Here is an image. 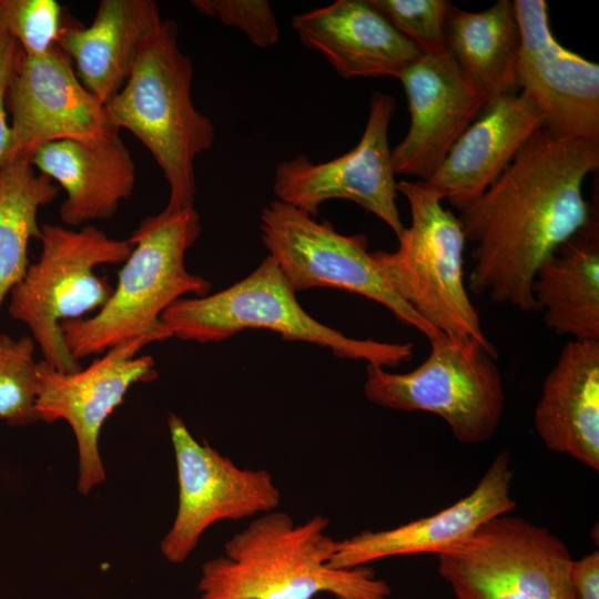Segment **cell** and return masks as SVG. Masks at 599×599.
<instances>
[{
    "mask_svg": "<svg viewBox=\"0 0 599 599\" xmlns=\"http://www.w3.org/2000/svg\"><path fill=\"white\" fill-rule=\"evenodd\" d=\"M437 556L457 599H575L568 547L519 517L493 518Z\"/></svg>",
    "mask_w": 599,
    "mask_h": 599,
    "instance_id": "cell-9",
    "label": "cell"
},
{
    "mask_svg": "<svg viewBox=\"0 0 599 599\" xmlns=\"http://www.w3.org/2000/svg\"><path fill=\"white\" fill-rule=\"evenodd\" d=\"M0 28L24 55H43L59 44L62 8L54 0H0Z\"/></svg>",
    "mask_w": 599,
    "mask_h": 599,
    "instance_id": "cell-27",
    "label": "cell"
},
{
    "mask_svg": "<svg viewBox=\"0 0 599 599\" xmlns=\"http://www.w3.org/2000/svg\"><path fill=\"white\" fill-rule=\"evenodd\" d=\"M179 504L160 544L172 564L184 562L204 531L221 520H241L276 510L281 491L266 469L238 467L207 443L197 441L176 414H169Z\"/></svg>",
    "mask_w": 599,
    "mask_h": 599,
    "instance_id": "cell-11",
    "label": "cell"
},
{
    "mask_svg": "<svg viewBox=\"0 0 599 599\" xmlns=\"http://www.w3.org/2000/svg\"><path fill=\"white\" fill-rule=\"evenodd\" d=\"M395 111L392 95L375 91L359 142L349 152L323 163L298 154L277 164L273 193L277 201L315 217L329 200H347L375 214L398 237L405 226L396 205L388 129Z\"/></svg>",
    "mask_w": 599,
    "mask_h": 599,
    "instance_id": "cell-13",
    "label": "cell"
},
{
    "mask_svg": "<svg viewBox=\"0 0 599 599\" xmlns=\"http://www.w3.org/2000/svg\"><path fill=\"white\" fill-rule=\"evenodd\" d=\"M152 0H102L88 27L64 24L59 47L78 78L103 105L129 80L142 47L161 26Z\"/></svg>",
    "mask_w": 599,
    "mask_h": 599,
    "instance_id": "cell-22",
    "label": "cell"
},
{
    "mask_svg": "<svg viewBox=\"0 0 599 599\" xmlns=\"http://www.w3.org/2000/svg\"><path fill=\"white\" fill-rule=\"evenodd\" d=\"M445 42L458 67L484 90L488 100L520 91V30L514 1L499 0L479 12L450 3Z\"/></svg>",
    "mask_w": 599,
    "mask_h": 599,
    "instance_id": "cell-24",
    "label": "cell"
},
{
    "mask_svg": "<svg viewBox=\"0 0 599 599\" xmlns=\"http://www.w3.org/2000/svg\"><path fill=\"white\" fill-rule=\"evenodd\" d=\"M22 57L20 44L0 28V171L9 158L11 146L7 97Z\"/></svg>",
    "mask_w": 599,
    "mask_h": 599,
    "instance_id": "cell-30",
    "label": "cell"
},
{
    "mask_svg": "<svg viewBox=\"0 0 599 599\" xmlns=\"http://www.w3.org/2000/svg\"><path fill=\"white\" fill-rule=\"evenodd\" d=\"M191 4L201 14L238 29L258 48L273 47L280 39L276 17L266 0H193Z\"/></svg>",
    "mask_w": 599,
    "mask_h": 599,
    "instance_id": "cell-29",
    "label": "cell"
},
{
    "mask_svg": "<svg viewBox=\"0 0 599 599\" xmlns=\"http://www.w3.org/2000/svg\"><path fill=\"white\" fill-rule=\"evenodd\" d=\"M397 191L409 204L412 222L397 237L394 252H370L384 278L400 300L447 338L474 339L495 348L465 284L466 237L459 219L443 206V197L427 182L403 180Z\"/></svg>",
    "mask_w": 599,
    "mask_h": 599,
    "instance_id": "cell-6",
    "label": "cell"
},
{
    "mask_svg": "<svg viewBox=\"0 0 599 599\" xmlns=\"http://www.w3.org/2000/svg\"><path fill=\"white\" fill-rule=\"evenodd\" d=\"M520 30L518 82L552 135L599 142V65L562 47L544 0H515Z\"/></svg>",
    "mask_w": 599,
    "mask_h": 599,
    "instance_id": "cell-14",
    "label": "cell"
},
{
    "mask_svg": "<svg viewBox=\"0 0 599 599\" xmlns=\"http://www.w3.org/2000/svg\"><path fill=\"white\" fill-rule=\"evenodd\" d=\"M261 238L295 293L328 287L355 293L382 304L403 324L429 342L446 337L400 300L367 251L364 234L344 235L331 222L270 202L260 214Z\"/></svg>",
    "mask_w": 599,
    "mask_h": 599,
    "instance_id": "cell-10",
    "label": "cell"
},
{
    "mask_svg": "<svg viewBox=\"0 0 599 599\" xmlns=\"http://www.w3.org/2000/svg\"><path fill=\"white\" fill-rule=\"evenodd\" d=\"M58 193L53 181L39 173L30 159H8L0 171V309L30 265L29 243L41 236L38 212Z\"/></svg>",
    "mask_w": 599,
    "mask_h": 599,
    "instance_id": "cell-25",
    "label": "cell"
},
{
    "mask_svg": "<svg viewBox=\"0 0 599 599\" xmlns=\"http://www.w3.org/2000/svg\"><path fill=\"white\" fill-rule=\"evenodd\" d=\"M302 44L345 79L402 74L422 55L368 0H337L292 17Z\"/></svg>",
    "mask_w": 599,
    "mask_h": 599,
    "instance_id": "cell-19",
    "label": "cell"
},
{
    "mask_svg": "<svg viewBox=\"0 0 599 599\" xmlns=\"http://www.w3.org/2000/svg\"><path fill=\"white\" fill-rule=\"evenodd\" d=\"M30 163L64 190L59 213L69 226L111 219L135 184V164L119 129L95 141L48 143Z\"/></svg>",
    "mask_w": 599,
    "mask_h": 599,
    "instance_id": "cell-20",
    "label": "cell"
},
{
    "mask_svg": "<svg viewBox=\"0 0 599 599\" xmlns=\"http://www.w3.org/2000/svg\"><path fill=\"white\" fill-rule=\"evenodd\" d=\"M7 108L11 113L8 159H30L37 149L57 141H95L118 129L59 45L43 55L23 54Z\"/></svg>",
    "mask_w": 599,
    "mask_h": 599,
    "instance_id": "cell-15",
    "label": "cell"
},
{
    "mask_svg": "<svg viewBox=\"0 0 599 599\" xmlns=\"http://www.w3.org/2000/svg\"><path fill=\"white\" fill-rule=\"evenodd\" d=\"M534 422L548 449L599 469V341L564 346L544 380Z\"/></svg>",
    "mask_w": 599,
    "mask_h": 599,
    "instance_id": "cell-21",
    "label": "cell"
},
{
    "mask_svg": "<svg viewBox=\"0 0 599 599\" xmlns=\"http://www.w3.org/2000/svg\"><path fill=\"white\" fill-rule=\"evenodd\" d=\"M531 292L558 335L599 341V226L590 222L538 267Z\"/></svg>",
    "mask_w": 599,
    "mask_h": 599,
    "instance_id": "cell-23",
    "label": "cell"
},
{
    "mask_svg": "<svg viewBox=\"0 0 599 599\" xmlns=\"http://www.w3.org/2000/svg\"><path fill=\"white\" fill-rule=\"evenodd\" d=\"M35 346L30 336L16 339L0 334V418L10 426L39 422Z\"/></svg>",
    "mask_w": 599,
    "mask_h": 599,
    "instance_id": "cell-26",
    "label": "cell"
},
{
    "mask_svg": "<svg viewBox=\"0 0 599 599\" xmlns=\"http://www.w3.org/2000/svg\"><path fill=\"white\" fill-rule=\"evenodd\" d=\"M512 475L509 455L504 450L466 497L432 516L386 530H363L336 540L328 565L351 569L395 556L439 555L473 537L488 520L516 508L510 496Z\"/></svg>",
    "mask_w": 599,
    "mask_h": 599,
    "instance_id": "cell-17",
    "label": "cell"
},
{
    "mask_svg": "<svg viewBox=\"0 0 599 599\" xmlns=\"http://www.w3.org/2000/svg\"><path fill=\"white\" fill-rule=\"evenodd\" d=\"M429 343L428 357L408 373L367 365L366 398L389 409L435 414L461 444L490 440L505 407L497 349L474 339L443 337Z\"/></svg>",
    "mask_w": 599,
    "mask_h": 599,
    "instance_id": "cell-8",
    "label": "cell"
},
{
    "mask_svg": "<svg viewBox=\"0 0 599 599\" xmlns=\"http://www.w3.org/2000/svg\"><path fill=\"white\" fill-rule=\"evenodd\" d=\"M328 526L318 514L298 525L284 511L256 516L203 564L196 599H388L390 587L370 567H329L336 540Z\"/></svg>",
    "mask_w": 599,
    "mask_h": 599,
    "instance_id": "cell-2",
    "label": "cell"
},
{
    "mask_svg": "<svg viewBox=\"0 0 599 599\" xmlns=\"http://www.w3.org/2000/svg\"><path fill=\"white\" fill-rule=\"evenodd\" d=\"M161 322L172 336L197 343L221 342L248 328H263L284 341L328 348L341 358L396 367L413 357L412 343L348 337L307 314L277 263L267 255L245 278L212 295L180 298Z\"/></svg>",
    "mask_w": 599,
    "mask_h": 599,
    "instance_id": "cell-5",
    "label": "cell"
},
{
    "mask_svg": "<svg viewBox=\"0 0 599 599\" xmlns=\"http://www.w3.org/2000/svg\"><path fill=\"white\" fill-rule=\"evenodd\" d=\"M570 582L575 599H599V551L572 560Z\"/></svg>",
    "mask_w": 599,
    "mask_h": 599,
    "instance_id": "cell-31",
    "label": "cell"
},
{
    "mask_svg": "<svg viewBox=\"0 0 599 599\" xmlns=\"http://www.w3.org/2000/svg\"><path fill=\"white\" fill-rule=\"evenodd\" d=\"M544 125V113L521 90L488 100L426 182L461 212L499 177Z\"/></svg>",
    "mask_w": 599,
    "mask_h": 599,
    "instance_id": "cell-18",
    "label": "cell"
},
{
    "mask_svg": "<svg viewBox=\"0 0 599 599\" xmlns=\"http://www.w3.org/2000/svg\"><path fill=\"white\" fill-rule=\"evenodd\" d=\"M39 241L40 256L10 292L8 311L28 326L42 361L72 373L82 367L64 343L61 323L84 318L106 304L113 287L95 274V267L124 263L133 245L92 225L72 230L42 224Z\"/></svg>",
    "mask_w": 599,
    "mask_h": 599,
    "instance_id": "cell-7",
    "label": "cell"
},
{
    "mask_svg": "<svg viewBox=\"0 0 599 599\" xmlns=\"http://www.w3.org/2000/svg\"><path fill=\"white\" fill-rule=\"evenodd\" d=\"M201 231L194 206L164 209L142 220L128 238L133 250L106 304L91 317L61 323L64 343L73 358L103 354L143 334L171 338L172 334L161 322L164 311L184 295L206 296L212 287L207 280L191 274L184 263Z\"/></svg>",
    "mask_w": 599,
    "mask_h": 599,
    "instance_id": "cell-4",
    "label": "cell"
},
{
    "mask_svg": "<svg viewBox=\"0 0 599 599\" xmlns=\"http://www.w3.org/2000/svg\"><path fill=\"white\" fill-rule=\"evenodd\" d=\"M599 166V142L539 129L459 221L475 244L468 286L520 311H538V267L591 220L582 183Z\"/></svg>",
    "mask_w": 599,
    "mask_h": 599,
    "instance_id": "cell-1",
    "label": "cell"
},
{
    "mask_svg": "<svg viewBox=\"0 0 599 599\" xmlns=\"http://www.w3.org/2000/svg\"><path fill=\"white\" fill-rule=\"evenodd\" d=\"M422 54L446 51L448 0H368Z\"/></svg>",
    "mask_w": 599,
    "mask_h": 599,
    "instance_id": "cell-28",
    "label": "cell"
},
{
    "mask_svg": "<svg viewBox=\"0 0 599 599\" xmlns=\"http://www.w3.org/2000/svg\"><path fill=\"white\" fill-rule=\"evenodd\" d=\"M165 341L159 334H143L109 348L88 367L72 373L38 362L35 410L39 420H65L75 437L79 455L77 488L87 496L105 480L99 451V435L105 419L122 404L129 388L155 379L154 359L136 356L148 344Z\"/></svg>",
    "mask_w": 599,
    "mask_h": 599,
    "instance_id": "cell-12",
    "label": "cell"
},
{
    "mask_svg": "<svg viewBox=\"0 0 599 599\" xmlns=\"http://www.w3.org/2000/svg\"><path fill=\"white\" fill-rule=\"evenodd\" d=\"M177 35V23L163 20L142 47L124 87L104 104L110 123L139 139L162 170L170 211L194 206V163L215 138L211 119L193 103L194 69Z\"/></svg>",
    "mask_w": 599,
    "mask_h": 599,
    "instance_id": "cell-3",
    "label": "cell"
},
{
    "mask_svg": "<svg viewBox=\"0 0 599 599\" xmlns=\"http://www.w3.org/2000/svg\"><path fill=\"white\" fill-rule=\"evenodd\" d=\"M335 599H339V598H335Z\"/></svg>",
    "mask_w": 599,
    "mask_h": 599,
    "instance_id": "cell-32",
    "label": "cell"
},
{
    "mask_svg": "<svg viewBox=\"0 0 599 599\" xmlns=\"http://www.w3.org/2000/svg\"><path fill=\"white\" fill-rule=\"evenodd\" d=\"M406 92L408 132L390 153L395 175L428 181L477 119L488 97L446 50L422 54L399 78Z\"/></svg>",
    "mask_w": 599,
    "mask_h": 599,
    "instance_id": "cell-16",
    "label": "cell"
}]
</instances>
